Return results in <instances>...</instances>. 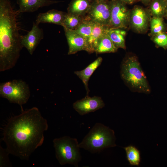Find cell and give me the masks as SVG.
Returning a JSON list of instances; mask_svg holds the SVG:
<instances>
[{
  "mask_svg": "<svg viewBox=\"0 0 167 167\" xmlns=\"http://www.w3.org/2000/svg\"><path fill=\"white\" fill-rule=\"evenodd\" d=\"M86 15L94 23L109 28L111 9L109 1H93Z\"/></svg>",
  "mask_w": 167,
  "mask_h": 167,
  "instance_id": "9",
  "label": "cell"
},
{
  "mask_svg": "<svg viewBox=\"0 0 167 167\" xmlns=\"http://www.w3.org/2000/svg\"><path fill=\"white\" fill-rule=\"evenodd\" d=\"M92 2L89 0H72L67 8V13L84 16L87 14Z\"/></svg>",
  "mask_w": 167,
  "mask_h": 167,
  "instance_id": "17",
  "label": "cell"
},
{
  "mask_svg": "<svg viewBox=\"0 0 167 167\" xmlns=\"http://www.w3.org/2000/svg\"><path fill=\"white\" fill-rule=\"evenodd\" d=\"M122 79L133 92L149 94L151 89L137 56L129 53L126 54L121 64Z\"/></svg>",
  "mask_w": 167,
  "mask_h": 167,
  "instance_id": "3",
  "label": "cell"
},
{
  "mask_svg": "<svg viewBox=\"0 0 167 167\" xmlns=\"http://www.w3.org/2000/svg\"><path fill=\"white\" fill-rule=\"evenodd\" d=\"M105 105L101 97L96 96L91 97L88 95L76 101L73 105L75 110L82 116L102 109Z\"/></svg>",
  "mask_w": 167,
  "mask_h": 167,
  "instance_id": "10",
  "label": "cell"
},
{
  "mask_svg": "<svg viewBox=\"0 0 167 167\" xmlns=\"http://www.w3.org/2000/svg\"><path fill=\"white\" fill-rule=\"evenodd\" d=\"M167 3V0H164Z\"/></svg>",
  "mask_w": 167,
  "mask_h": 167,
  "instance_id": "31",
  "label": "cell"
},
{
  "mask_svg": "<svg viewBox=\"0 0 167 167\" xmlns=\"http://www.w3.org/2000/svg\"><path fill=\"white\" fill-rule=\"evenodd\" d=\"M126 5H131L139 1V0H120Z\"/></svg>",
  "mask_w": 167,
  "mask_h": 167,
  "instance_id": "27",
  "label": "cell"
},
{
  "mask_svg": "<svg viewBox=\"0 0 167 167\" xmlns=\"http://www.w3.org/2000/svg\"><path fill=\"white\" fill-rule=\"evenodd\" d=\"M94 24V22L86 15L83 21L75 30L82 36L86 42L91 33Z\"/></svg>",
  "mask_w": 167,
  "mask_h": 167,
  "instance_id": "22",
  "label": "cell"
},
{
  "mask_svg": "<svg viewBox=\"0 0 167 167\" xmlns=\"http://www.w3.org/2000/svg\"><path fill=\"white\" fill-rule=\"evenodd\" d=\"M109 28L108 27L94 22L91 33L86 41V51L89 53L95 52L100 39L107 32Z\"/></svg>",
  "mask_w": 167,
  "mask_h": 167,
  "instance_id": "15",
  "label": "cell"
},
{
  "mask_svg": "<svg viewBox=\"0 0 167 167\" xmlns=\"http://www.w3.org/2000/svg\"><path fill=\"white\" fill-rule=\"evenodd\" d=\"M85 16H78L67 13L63 21L62 26L63 28L75 30L83 21Z\"/></svg>",
  "mask_w": 167,
  "mask_h": 167,
  "instance_id": "24",
  "label": "cell"
},
{
  "mask_svg": "<svg viewBox=\"0 0 167 167\" xmlns=\"http://www.w3.org/2000/svg\"><path fill=\"white\" fill-rule=\"evenodd\" d=\"M67 13L55 9L50 10L46 12L39 13L37 16L36 23H48L62 26L63 21Z\"/></svg>",
  "mask_w": 167,
  "mask_h": 167,
  "instance_id": "14",
  "label": "cell"
},
{
  "mask_svg": "<svg viewBox=\"0 0 167 167\" xmlns=\"http://www.w3.org/2000/svg\"><path fill=\"white\" fill-rule=\"evenodd\" d=\"M103 59L99 57L96 60L89 65L84 69L74 72V73L82 81L84 84L88 95L89 90L88 88V82L90 78L96 70L101 64Z\"/></svg>",
  "mask_w": 167,
  "mask_h": 167,
  "instance_id": "16",
  "label": "cell"
},
{
  "mask_svg": "<svg viewBox=\"0 0 167 167\" xmlns=\"http://www.w3.org/2000/svg\"><path fill=\"white\" fill-rule=\"evenodd\" d=\"M151 40L156 46L167 49V32H164L151 37Z\"/></svg>",
  "mask_w": 167,
  "mask_h": 167,
  "instance_id": "25",
  "label": "cell"
},
{
  "mask_svg": "<svg viewBox=\"0 0 167 167\" xmlns=\"http://www.w3.org/2000/svg\"><path fill=\"white\" fill-rule=\"evenodd\" d=\"M61 2L52 0H17L16 3L19 7L17 12L18 13L33 12L40 8L48 6Z\"/></svg>",
  "mask_w": 167,
  "mask_h": 167,
  "instance_id": "13",
  "label": "cell"
},
{
  "mask_svg": "<svg viewBox=\"0 0 167 167\" xmlns=\"http://www.w3.org/2000/svg\"><path fill=\"white\" fill-rule=\"evenodd\" d=\"M150 33L151 37L159 33L166 32L167 24L164 18L156 17H152L150 23Z\"/></svg>",
  "mask_w": 167,
  "mask_h": 167,
  "instance_id": "21",
  "label": "cell"
},
{
  "mask_svg": "<svg viewBox=\"0 0 167 167\" xmlns=\"http://www.w3.org/2000/svg\"><path fill=\"white\" fill-rule=\"evenodd\" d=\"M148 6L152 17L165 18L167 14V3L164 0H153Z\"/></svg>",
  "mask_w": 167,
  "mask_h": 167,
  "instance_id": "19",
  "label": "cell"
},
{
  "mask_svg": "<svg viewBox=\"0 0 167 167\" xmlns=\"http://www.w3.org/2000/svg\"><path fill=\"white\" fill-rule=\"evenodd\" d=\"M68 46V55L74 54L78 51L86 50L85 39L75 30L63 28Z\"/></svg>",
  "mask_w": 167,
  "mask_h": 167,
  "instance_id": "12",
  "label": "cell"
},
{
  "mask_svg": "<svg viewBox=\"0 0 167 167\" xmlns=\"http://www.w3.org/2000/svg\"><path fill=\"white\" fill-rule=\"evenodd\" d=\"M111 9L109 28H118L126 30L130 28V10L120 0L109 1Z\"/></svg>",
  "mask_w": 167,
  "mask_h": 167,
  "instance_id": "7",
  "label": "cell"
},
{
  "mask_svg": "<svg viewBox=\"0 0 167 167\" xmlns=\"http://www.w3.org/2000/svg\"><path fill=\"white\" fill-rule=\"evenodd\" d=\"M1 97L7 99L10 102L22 105L28 101L30 96L28 84L21 79H15L0 84Z\"/></svg>",
  "mask_w": 167,
  "mask_h": 167,
  "instance_id": "6",
  "label": "cell"
},
{
  "mask_svg": "<svg viewBox=\"0 0 167 167\" xmlns=\"http://www.w3.org/2000/svg\"><path fill=\"white\" fill-rule=\"evenodd\" d=\"M148 8L139 5H135L130 10V28L139 33L147 32L150 26L152 17Z\"/></svg>",
  "mask_w": 167,
  "mask_h": 167,
  "instance_id": "8",
  "label": "cell"
},
{
  "mask_svg": "<svg viewBox=\"0 0 167 167\" xmlns=\"http://www.w3.org/2000/svg\"><path fill=\"white\" fill-rule=\"evenodd\" d=\"M43 38V29L39 27V24L33 22L31 30L27 34L21 36V44L23 47L26 48L29 53L32 55Z\"/></svg>",
  "mask_w": 167,
  "mask_h": 167,
  "instance_id": "11",
  "label": "cell"
},
{
  "mask_svg": "<svg viewBox=\"0 0 167 167\" xmlns=\"http://www.w3.org/2000/svg\"><path fill=\"white\" fill-rule=\"evenodd\" d=\"M95 0L97 1H107L108 0Z\"/></svg>",
  "mask_w": 167,
  "mask_h": 167,
  "instance_id": "29",
  "label": "cell"
},
{
  "mask_svg": "<svg viewBox=\"0 0 167 167\" xmlns=\"http://www.w3.org/2000/svg\"><path fill=\"white\" fill-rule=\"evenodd\" d=\"M127 160L131 165L139 166L140 162V154L139 150L134 146L130 145L124 148Z\"/></svg>",
  "mask_w": 167,
  "mask_h": 167,
  "instance_id": "23",
  "label": "cell"
},
{
  "mask_svg": "<svg viewBox=\"0 0 167 167\" xmlns=\"http://www.w3.org/2000/svg\"><path fill=\"white\" fill-rule=\"evenodd\" d=\"M153 0H139L145 5H148Z\"/></svg>",
  "mask_w": 167,
  "mask_h": 167,
  "instance_id": "28",
  "label": "cell"
},
{
  "mask_svg": "<svg viewBox=\"0 0 167 167\" xmlns=\"http://www.w3.org/2000/svg\"><path fill=\"white\" fill-rule=\"evenodd\" d=\"M165 18L166 19V20L167 21V14L166 15V16L165 17Z\"/></svg>",
  "mask_w": 167,
  "mask_h": 167,
  "instance_id": "30",
  "label": "cell"
},
{
  "mask_svg": "<svg viewBox=\"0 0 167 167\" xmlns=\"http://www.w3.org/2000/svg\"><path fill=\"white\" fill-rule=\"evenodd\" d=\"M118 49L106 32L100 39L96 49L95 52L96 54L115 53L117 51Z\"/></svg>",
  "mask_w": 167,
  "mask_h": 167,
  "instance_id": "20",
  "label": "cell"
},
{
  "mask_svg": "<svg viewBox=\"0 0 167 167\" xmlns=\"http://www.w3.org/2000/svg\"><path fill=\"white\" fill-rule=\"evenodd\" d=\"M48 128L47 120L37 108L33 107L8 119L2 129V139L10 154L28 160L43 144L44 133Z\"/></svg>",
  "mask_w": 167,
  "mask_h": 167,
  "instance_id": "1",
  "label": "cell"
},
{
  "mask_svg": "<svg viewBox=\"0 0 167 167\" xmlns=\"http://www.w3.org/2000/svg\"><path fill=\"white\" fill-rule=\"evenodd\" d=\"M115 141L113 130L102 123H97L79 145L80 148L95 153L100 152L105 148L116 146Z\"/></svg>",
  "mask_w": 167,
  "mask_h": 167,
  "instance_id": "4",
  "label": "cell"
},
{
  "mask_svg": "<svg viewBox=\"0 0 167 167\" xmlns=\"http://www.w3.org/2000/svg\"><path fill=\"white\" fill-rule=\"evenodd\" d=\"M53 143L56 157L60 165L68 164L78 166L81 157L76 138L64 136L54 139Z\"/></svg>",
  "mask_w": 167,
  "mask_h": 167,
  "instance_id": "5",
  "label": "cell"
},
{
  "mask_svg": "<svg viewBox=\"0 0 167 167\" xmlns=\"http://www.w3.org/2000/svg\"><path fill=\"white\" fill-rule=\"evenodd\" d=\"M17 11L9 0H0V71L13 68L23 48L17 20Z\"/></svg>",
  "mask_w": 167,
  "mask_h": 167,
  "instance_id": "2",
  "label": "cell"
},
{
  "mask_svg": "<svg viewBox=\"0 0 167 167\" xmlns=\"http://www.w3.org/2000/svg\"><path fill=\"white\" fill-rule=\"evenodd\" d=\"M10 154L6 148L0 146V167H11L12 165L9 158Z\"/></svg>",
  "mask_w": 167,
  "mask_h": 167,
  "instance_id": "26",
  "label": "cell"
},
{
  "mask_svg": "<svg viewBox=\"0 0 167 167\" xmlns=\"http://www.w3.org/2000/svg\"><path fill=\"white\" fill-rule=\"evenodd\" d=\"M107 33L115 46L117 48L126 49V30L118 28H109Z\"/></svg>",
  "mask_w": 167,
  "mask_h": 167,
  "instance_id": "18",
  "label": "cell"
}]
</instances>
